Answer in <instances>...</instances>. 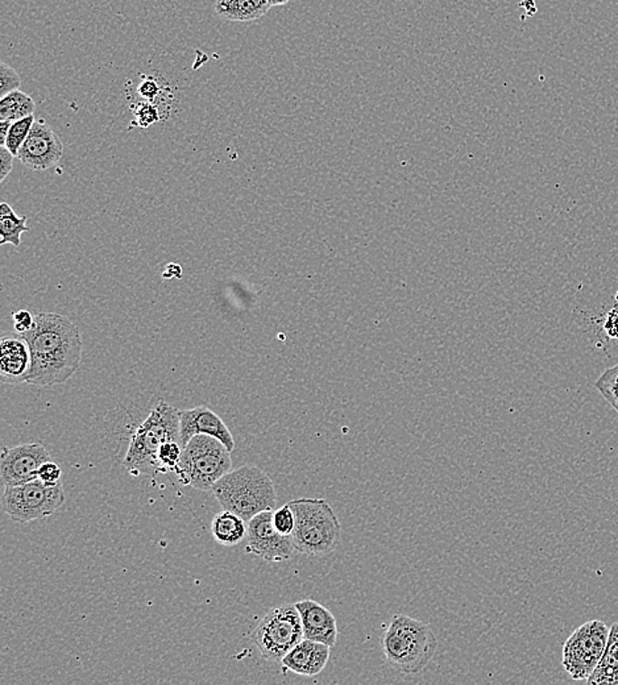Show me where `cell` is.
<instances>
[{
    "mask_svg": "<svg viewBox=\"0 0 618 685\" xmlns=\"http://www.w3.org/2000/svg\"><path fill=\"white\" fill-rule=\"evenodd\" d=\"M609 629L605 622L595 619L574 630L563 646V668L574 680H586L602 659Z\"/></svg>",
    "mask_w": 618,
    "mask_h": 685,
    "instance_id": "9c48e42d",
    "label": "cell"
},
{
    "mask_svg": "<svg viewBox=\"0 0 618 685\" xmlns=\"http://www.w3.org/2000/svg\"><path fill=\"white\" fill-rule=\"evenodd\" d=\"M231 451L217 438L198 434L189 441L176 475L184 485L197 490H211L233 467Z\"/></svg>",
    "mask_w": 618,
    "mask_h": 685,
    "instance_id": "8992f818",
    "label": "cell"
},
{
    "mask_svg": "<svg viewBox=\"0 0 618 685\" xmlns=\"http://www.w3.org/2000/svg\"><path fill=\"white\" fill-rule=\"evenodd\" d=\"M605 330L612 338H618V314H609L606 319Z\"/></svg>",
    "mask_w": 618,
    "mask_h": 685,
    "instance_id": "4dcf8cb0",
    "label": "cell"
},
{
    "mask_svg": "<svg viewBox=\"0 0 618 685\" xmlns=\"http://www.w3.org/2000/svg\"><path fill=\"white\" fill-rule=\"evenodd\" d=\"M271 0H217L216 13L228 22H256L271 10Z\"/></svg>",
    "mask_w": 618,
    "mask_h": 685,
    "instance_id": "e0dca14e",
    "label": "cell"
},
{
    "mask_svg": "<svg viewBox=\"0 0 618 685\" xmlns=\"http://www.w3.org/2000/svg\"><path fill=\"white\" fill-rule=\"evenodd\" d=\"M331 647L319 642L303 639L281 661L284 670L291 671L301 676L319 675L327 666Z\"/></svg>",
    "mask_w": 618,
    "mask_h": 685,
    "instance_id": "2e32d148",
    "label": "cell"
},
{
    "mask_svg": "<svg viewBox=\"0 0 618 685\" xmlns=\"http://www.w3.org/2000/svg\"><path fill=\"white\" fill-rule=\"evenodd\" d=\"M296 527L291 538L297 553L309 556H326L334 553L342 536V527L333 507L323 498L293 499L289 502Z\"/></svg>",
    "mask_w": 618,
    "mask_h": 685,
    "instance_id": "277c9868",
    "label": "cell"
},
{
    "mask_svg": "<svg viewBox=\"0 0 618 685\" xmlns=\"http://www.w3.org/2000/svg\"><path fill=\"white\" fill-rule=\"evenodd\" d=\"M248 550L267 562H284L293 556V538L273 526V512L264 510L247 522Z\"/></svg>",
    "mask_w": 618,
    "mask_h": 685,
    "instance_id": "30bf717a",
    "label": "cell"
},
{
    "mask_svg": "<svg viewBox=\"0 0 618 685\" xmlns=\"http://www.w3.org/2000/svg\"><path fill=\"white\" fill-rule=\"evenodd\" d=\"M211 533L217 543L234 547L247 538V522L230 510L223 509L211 522Z\"/></svg>",
    "mask_w": 618,
    "mask_h": 685,
    "instance_id": "ac0fdd59",
    "label": "cell"
},
{
    "mask_svg": "<svg viewBox=\"0 0 618 685\" xmlns=\"http://www.w3.org/2000/svg\"><path fill=\"white\" fill-rule=\"evenodd\" d=\"M303 639L301 616L294 604L269 610L252 633L263 658L280 663Z\"/></svg>",
    "mask_w": 618,
    "mask_h": 685,
    "instance_id": "52a82bcc",
    "label": "cell"
},
{
    "mask_svg": "<svg viewBox=\"0 0 618 685\" xmlns=\"http://www.w3.org/2000/svg\"><path fill=\"white\" fill-rule=\"evenodd\" d=\"M223 509L245 522L264 510H273L277 495L268 473L254 465H243L223 476L211 489Z\"/></svg>",
    "mask_w": 618,
    "mask_h": 685,
    "instance_id": "3957f363",
    "label": "cell"
},
{
    "mask_svg": "<svg viewBox=\"0 0 618 685\" xmlns=\"http://www.w3.org/2000/svg\"><path fill=\"white\" fill-rule=\"evenodd\" d=\"M273 526L282 535L291 536L296 527V516L291 505L286 504L273 512Z\"/></svg>",
    "mask_w": 618,
    "mask_h": 685,
    "instance_id": "d4e9b609",
    "label": "cell"
},
{
    "mask_svg": "<svg viewBox=\"0 0 618 685\" xmlns=\"http://www.w3.org/2000/svg\"><path fill=\"white\" fill-rule=\"evenodd\" d=\"M61 484L47 485L36 479L16 487H5L2 497L5 513L19 524L50 516L64 505Z\"/></svg>",
    "mask_w": 618,
    "mask_h": 685,
    "instance_id": "ba28073f",
    "label": "cell"
},
{
    "mask_svg": "<svg viewBox=\"0 0 618 685\" xmlns=\"http://www.w3.org/2000/svg\"><path fill=\"white\" fill-rule=\"evenodd\" d=\"M181 267L176 264H169L164 270V279H174V277H181Z\"/></svg>",
    "mask_w": 618,
    "mask_h": 685,
    "instance_id": "d6a6232c",
    "label": "cell"
},
{
    "mask_svg": "<svg viewBox=\"0 0 618 685\" xmlns=\"http://www.w3.org/2000/svg\"><path fill=\"white\" fill-rule=\"evenodd\" d=\"M34 122H36L34 116L31 115L27 116V118L16 120V122H13V124H11L10 132H8L5 147L7 148L14 156L17 157L20 148L24 144L25 140H27L28 135L31 133V130H32Z\"/></svg>",
    "mask_w": 618,
    "mask_h": 685,
    "instance_id": "603a6c76",
    "label": "cell"
},
{
    "mask_svg": "<svg viewBox=\"0 0 618 685\" xmlns=\"http://www.w3.org/2000/svg\"><path fill=\"white\" fill-rule=\"evenodd\" d=\"M180 442V410L160 399L150 416L134 430L125 458V467L139 476L156 473L159 448L167 442Z\"/></svg>",
    "mask_w": 618,
    "mask_h": 685,
    "instance_id": "5b68a950",
    "label": "cell"
},
{
    "mask_svg": "<svg viewBox=\"0 0 618 685\" xmlns=\"http://www.w3.org/2000/svg\"><path fill=\"white\" fill-rule=\"evenodd\" d=\"M32 365L28 342L22 333H3L0 339V379L5 384L27 382Z\"/></svg>",
    "mask_w": 618,
    "mask_h": 685,
    "instance_id": "5bb4252c",
    "label": "cell"
},
{
    "mask_svg": "<svg viewBox=\"0 0 618 685\" xmlns=\"http://www.w3.org/2000/svg\"><path fill=\"white\" fill-rule=\"evenodd\" d=\"M140 107L136 111V119L140 127L147 128L150 125L156 123L159 120V113L153 105L144 103V105H139Z\"/></svg>",
    "mask_w": 618,
    "mask_h": 685,
    "instance_id": "83f0119b",
    "label": "cell"
},
{
    "mask_svg": "<svg viewBox=\"0 0 618 685\" xmlns=\"http://www.w3.org/2000/svg\"><path fill=\"white\" fill-rule=\"evenodd\" d=\"M36 110V103L28 94L16 90L3 96L0 101V122H16L27 116L33 115Z\"/></svg>",
    "mask_w": 618,
    "mask_h": 685,
    "instance_id": "44dd1931",
    "label": "cell"
},
{
    "mask_svg": "<svg viewBox=\"0 0 618 685\" xmlns=\"http://www.w3.org/2000/svg\"><path fill=\"white\" fill-rule=\"evenodd\" d=\"M586 681L591 685H618V622L612 625L602 659Z\"/></svg>",
    "mask_w": 618,
    "mask_h": 685,
    "instance_id": "d6986e66",
    "label": "cell"
},
{
    "mask_svg": "<svg viewBox=\"0 0 618 685\" xmlns=\"http://www.w3.org/2000/svg\"><path fill=\"white\" fill-rule=\"evenodd\" d=\"M595 387L618 413V362L599 377Z\"/></svg>",
    "mask_w": 618,
    "mask_h": 685,
    "instance_id": "cb8c5ba5",
    "label": "cell"
},
{
    "mask_svg": "<svg viewBox=\"0 0 618 685\" xmlns=\"http://www.w3.org/2000/svg\"><path fill=\"white\" fill-rule=\"evenodd\" d=\"M382 650L389 666L402 675L422 672L438 649V639L425 622L396 615L383 634Z\"/></svg>",
    "mask_w": 618,
    "mask_h": 685,
    "instance_id": "7a4b0ae2",
    "label": "cell"
},
{
    "mask_svg": "<svg viewBox=\"0 0 618 685\" xmlns=\"http://www.w3.org/2000/svg\"><path fill=\"white\" fill-rule=\"evenodd\" d=\"M50 461V452L40 443L5 448L0 458V479L3 485L16 487L36 480L40 467Z\"/></svg>",
    "mask_w": 618,
    "mask_h": 685,
    "instance_id": "8fae6325",
    "label": "cell"
},
{
    "mask_svg": "<svg viewBox=\"0 0 618 685\" xmlns=\"http://www.w3.org/2000/svg\"><path fill=\"white\" fill-rule=\"evenodd\" d=\"M62 470L60 465L54 461H47L40 467L39 473H37V479L42 480L44 484L56 485L60 484L61 480Z\"/></svg>",
    "mask_w": 618,
    "mask_h": 685,
    "instance_id": "4316f807",
    "label": "cell"
},
{
    "mask_svg": "<svg viewBox=\"0 0 618 685\" xmlns=\"http://www.w3.org/2000/svg\"><path fill=\"white\" fill-rule=\"evenodd\" d=\"M198 434L214 436L222 442L228 450H235V439L230 428L226 426L223 419L208 407L197 406L193 409L180 410V443L182 448L193 436Z\"/></svg>",
    "mask_w": 618,
    "mask_h": 685,
    "instance_id": "4fadbf2b",
    "label": "cell"
},
{
    "mask_svg": "<svg viewBox=\"0 0 618 685\" xmlns=\"http://www.w3.org/2000/svg\"><path fill=\"white\" fill-rule=\"evenodd\" d=\"M294 605L301 616L305 638L327 644L333 649L339 634L333 613L314 599H302Z\"/></svg>",
    "mask_w": 618,
    "mask_h": 685,
    "instance_id": "9a60e30c",
    "label": "cell"
},
{
    "mask_svg": "<svg viewBox=\"0 0 618 685\" xmlns=\"http://www.w3.org/2000/svg\"><path fill=\"white\" fill-rule=\"evenodd\" d=\"M11 124L13 122L8 120H2L0 122V147H5V140H7L8 132H10Z\"/></svg>",
    "mask_w": 618,
    "mask_h": 685,
    "instance_id": "1f68e13d",
    "label": "cell"
},
{
    "mask_svg": "<svg viewBox=\"0 0 618 685\" xmlns=\"http://www.w3.org/2000/svg\"><path fill=\"white\" fill-rule=\"evenodd\" d=\"M15 157L7 148L0 147V182L5 181L8 174L13 171L14 159Z\"/></svg>",
    "mask_w": 618,
    "mask_h": 685,
    "instance_id": "f546056e",
    "label": "cell"
},
{
    "mask_svg": "<svg viewBox=\"0 0 618 685\" xmlns=\"http://www.w3.org/2000/svg\"><path fill=\"white\" fill-rule=\"evenodd\" d=\"M289 0H271L272 7H279V5H288Z\"/></svg>",
    "mask_w": 618,
    "mask_h": 685,
    "instance_id": "836d02e7",
    "label": "cell"
},
{
    "mask_svg": "<svg viewBox=\"0 0 618 685\" xmlns=\"http://www.w3.org/2000/svg\"><path fill=\"white\" fill-rule=\"evenodd\" d=\"M13 321L14 324H15L16 333H27L33 325L34 315L30 311L19 310L14 313Z\"/></svg>",
    "mask_w": 618,
    "mask_h": 685,
    "instance_id": "f1b7e54d",
    "label": "cell"
},
{
    "mask_svg": "<svg viewBox=\"0 0 618 685\" xmlns=\"http://www.w3.org/2000/svg\"><path fill=\"white\" fill-rule=\"evenodd\" d=\"M22 78L15 68L8 67L5 62H0V96H5L13 91L19 90Z\"/></svg>",
    "mask_w": 618,
    "mask_h": 685,
    "instance_id": "484cf974",
    "label": "cell"
},
{
    "mask_svg": "<svg viewBox=\"0 0 618 685\" xmlns=\"http://www.w3.org/2000/svg\"><path fill=\"white\" fill-rule=\"evenodd\" d=\"M64 153L57 133L44 122H34L30 135L17 153V159L30 169L44 171L56 167Z\"/></svg>",
    "mask_w": 618,
    "mask_h": 685,
    "instance_id": "7c38bea8",
    "label": "cell"
},
{
    "mask_svg": "<svg viewBox=\"0 0 618 685\" xmlns=\"http://www.w3.org/2000/svg\"><path fill=\"white\" fill-rule=\"evenodd\" d=\"M182 448L179 441L167 442L159 448L156 459V473H176L180 462H181Z\"/></svg>",
    "mask_w": 618,
    "mask_h": 685,
    "instance_id": "7402d4cb",
    "label": "cell"
},
{
    "mask_svg": "<svg viewBox=\"0 0 618 685\" xmlns=\"http://www.w3.org/2000/svg\"><path fill=\"white\" fill-rule=\"evenodd\" d=\"M32 356L27 384L54 387L67 382L81 364L82 338L68 316L56 313L34 315L31 330L22 333Z\"/></svg>",
    "mask_w": 618,
    "mask_h": 685,
    "instance_id": "6da1fadb",
    "label": "cell"
},
{
    "mask_svg": "<svg viewBox=\"0 0 618 685\" xmlns=\"http://www.w3.org/2000/svg\"><path fill=\"white\" fill-rule=\"evenodd\" d=\"M30 231L27 225V216H17L10 205L3 202L0 205V244H11L14 247L22 245V233Z\"/></svg>",
    "mask_w": 618,
    "mask_h": 685,
    "instance_id": "ffe728a7",
    "label": "cell"
}]
</instances>
